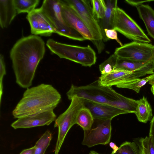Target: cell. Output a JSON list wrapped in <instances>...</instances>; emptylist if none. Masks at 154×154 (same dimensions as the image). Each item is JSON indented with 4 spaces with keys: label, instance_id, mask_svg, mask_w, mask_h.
Returning a JSON list of instances; mask_svg holds the SVG:
<instances>
[{
    "label": "cell",
    "instance_id": "4fadbf2b",
    "mask_svg": "<svg viewBox=\"0 0 154 154\" xmlns=\"http://www.w3.org/2000/svg\"><path fill=\"white\" fill-rule=\"evenodd\" d=\"M56 119L57 116L54 111H50L33 116L18 118L11 124V126L16 129L48 125Z\"/></svg>",
    "mask_w": 154,
    "mask_h": 154
},
{
    "label": "cell",
    "instance_id": "7c38bea8",
    "mask_svg": "<svg viewBox=\"0 0 154 154\" xmlns=\"http://www.w3.org/2000/svg\"><path fill=\"white\" fill-rule=\"evenodd\" d=\"M26 18L30 25L31 32L34 35L49 36L55 33L50 21L40 8L35 9L27 14Z\"/></svg>",
    "mask_w": 154,
    "mask_h": 154
},
{
    "label": "cell",
    "instance_id": "2e32d148",
    "mask_svg": "<svg viewBox=\"0 0 154 154\" xmlns=\"http://www.w3.org/2000/svg\"><path fill=\"white\" fill-rule=\"evenodd\" d=\"M118 69L143 74H152L154 71V62L150 60L146 62H138L117 57L114 70Z\"/></svg>",
    "mask_w": 154,
    "mask_h": 154
},
{
    "label": "cell",
    "instance_id": "1f68e13d",
    "mask_svg": "<svg viewBox=\"0 0 154 154\" xmlns=\"http://www.w3.org/2000/svg\"><path fill=\"white\" fill-rule=\"evenodd\" d=\"M35 147L34 146L29 148L23 150L20 154H34Z\"/></svg>",
    "mask_w": 154,
    "mask_h": 154
},
{
    "label": "cell",
    "instance_id": "30bf717a",
    "mask_svg": "<svg viewBox=\"0 0 154 154\" xmlns=\"http://www.w3.org/2000/svg\"><path fill=\"white\" fill-rule=\"evenodd\" d=\"M153 46L148 43L133 41L116 48L114 54L121 58L146 62L152 60Z\"/></svg>",
    "mask_w": 154,
    "mask_h": 154
},
{
    "label": "cell",
    "instance_id": "74e56055",
    "mask_svg": "<svg viewBox=\"0 0 154 154\" xmlns=\"http://www.w3.org/2000/svg\"><path fill=\"white\" fill-rule=\"evenodd\" d=\"M151 90L154 96V85L151 86Z\"/></svg>",
    "mask_w": 154,
    "mask_h": 154
},
{
    "label": "cell",
    "instance_id": "8992f818",
    "mask_svg": "<svg viewBox=\"0 0 154 154\" xmlns=\"http://www.w3.org/2000/svg\"><path fill=\"white\" fill-rule=\"evenodd\" d=\"M70 100L71 102L68 108L55 121L54 127L58 128V132L54 154H58L67 133L72 126L76 124L79 111L84 107L82 98L75 96Z\"/></svg>",
    "mask_w": 154,
    "mask_h": 154
},
{
    "label": "cell",
    "instance_id": "5bb4252c",
    "mask_svg": "<svg viewBox=\"0 0 154 154\" xmlns=\"http://www.w3.org/2000/svg\"><path fill=\"white\" fill-rule=\"evenodd\" d=\"M82 99L84 106L90 110L94 119L112 120L119 115L128 113L125 111L112 106Z\"/></svg>",
    "mask_w": 154,
    "mask_h": 154
},
{
    "label": "cell",
    "instance_id": "cb8c5ba5",
    "mask_svg": "<svg viewBox=\"0 0 154 154\" xmlns=\"http://www.w3.org/2000/svg\"><path fill=\"white\" fill-rule=\"evenodd\" d=\"M147 77L143 79L138 78L123 82L116 86L119 88H126L132 90L139 93L140 88L148 82Z\"/></svg>",
    "mask_w": 154,
    "mask_h": 154
},
{
    "label": "cell",
    "instance_id": "d4e9b609",
    "mask_svg": "<svg viewBox=\"0 0 154 154\" xmlns=\"http://www.w3.org/2000/svg\"><path fill=\"white\" fill-rule=\"evenodd\" d=\"M52 138L51 131L47 130L36 142L34 154H45Z\"/></svg>",
    "mask_w": 154,
    "mask_h": 154
},
{
    "label": "cell",
    "instance_id": "d6a6232c",
    "mask_svg": "<svg viewBox=\"0 0 154 154\" xmlns=\"http://www.w3.org/2000/svg\"><path fill=\"white\" fill-rule=\"evenodd\" d=\"M149 134L152 136L154 142V115L150 121Z\"/></svg>",
    "mask_w": 154,
    "mask_h": 154
},
{
    "label": "cell",
    "instance_id": "ba28073f",
    "mask_svg": "<svg viewBox=\"0 0 154 154\" xmlns=\"http://www.w3.org/2000/svg\"><path fill=\"white\" fill-rule=\"evenodd\" d=\"M111 120L94 119L91 128L84 131L82 144L91 147L98 145L109 143L111 136Z\"/></svg>",
    "mask_w": 154,
    "mask_h": 154
},
{
    "label": "cell",
    "instance_id": "7a4b0ae2",
    "mask_svg": "<svg viewBox=\"0 0 154 154\" xmlns=\"http://www.w3.org/2000/svg\"><path fill=\"white\" fill-rule=\"evenodd\" d=\"M61 99L59 92L51 85L42 83L29 88L13 111L12 115L18 119L53 110Z\"/></svg>",
    "mask_w": 154,
    "mask_h": 154
},
{
    "label": "cell",
    "instance_id": "d6986e66",
    "mask_svg": "<svg viewBox=\"0 0 154 154\" xmlns=\"http://www.w3.org/2000/svg\"><path fill=\"white\" fill-rule=\"evenodd\" d=\"M139 17L143 21L148 34L154 39V10L148 5L136 7Z\"/></svg>",
    "mask_w": 154,
    "mask_h": 154
},
{
    "label": "cell",
    "instance_id": "f1b7e54d",
    "mask_svg": "<svg viewBox=\"0 0 154 154\" xmlns=\"http://www.w3.org/2000/svg\"><path fill=\"white\" fill-rule=\"evenodd\" d=\"M6 74L5 63L4 57L1 54L0 55V100L1 102V98L3 94V79L4 76Z\"/></svg>",
    "mask_w": 154,
    "mask_h": 154
},
{
    "label": "cell",
    "instance_id": "8d00e7d4",
    "mask_svg": "<svg viewBox=\"0 0 154 154\" xmlns=\"http://www.w3.org/2000/svg\"><path fill=\"white\" fill-rule=\"evenodd\" d=\"M89 154H100V153L97 152L96 151H94V150H92V151H90V152L89 153ZM110 154H113V153L112 152Z\"/></svg>",
    "mask_w": 154,
    "mask_h": 154
},
{
    "label": "cell",
    "instance_id": "484cf974",
    "mask_svg": "<svg viewBox=\"0 0 154 154\" xmlns=\"http://www.w3.org/2000/svg\"><path fill=\"white\" fill-rule=\"evenodd\" d=\"M93 15L98 21L103 17L106 6L105 1L103 0H91Z\"/></svg>",
    "mask_w": 154,
    "mask_h": 154
},
{
    "label": "cell",
    "instance_id": "f546056e",
    "mask_svg": "<svg viewBox=\"0 0 154 154\" xmlns=\"http://www.w3.org/2000/svg\"><path fill=\"white\" fill-rule=\"evenodd\" d=\"M104 33L106 37L109 39L115 40L121 46L123 45L118 37L116 31L114 29H105L104 30Z\"/></svg>",
    "mask_w": 154,
    "mask_h": 154
},
{
    "label": "cell",
    "instance_id": "5b68a950",
    "mask_svg": "<svg viewBox=\"0 0 154 154\" xmlns=\"http://www.w3.org/2000/svg\"><path fill=\"white\" fill-rule=\"evenodd\" d=\"M54 28L55 33L73 40H86L78 31L69 26L64 21L61 13L60 0H45L40 8Z\"/></svg>",
    "mask_w": 154,
    "mask_h": 154
},
{
    "label": "cell",
    "instance_id": "6da1fadb",
    "mask_svg": "<svg viewBox=\"0 0 154 154\" xmlns=\"http://www.w3.org/2000/svg\"><path fill=\"white\" fill-rule=\"evenodd\" d=\"M45 52V43L40 37L30 35L21 38L10 52L16 83L23 88L32 85L35 72Z\"/></svg>",
    "mask_w": 154,
    "mask_h": 154
},
{
    "label": "cell",
    "instance_id": "9c48e42d",
    "mask_svg": "<svg viewBox=\"0 0 154 154\" xmlns=\"http://www.w3.org/2000/svg\"><path fill=\"white\" fill-rule=\"evenodd\" d=\"M64 1L73 8L79 15L91 33L93 37V41H103L102 31L98 21L93 15L91 1Z\"/></svg>",
    "mask_w": 154,
    "mask_h": 154
},
{
    "label": "cell",
    "instance_id": "4316f807",
    "mask_svg": "<svg viewBox=\"0 0 154 154\" xmlns=\"http://www.w3.org/2000/svg\"><path fill=\"white\" fill-rule=\"evenodd\" d=\"M113 154H140V153L138 146L134 142L125 141L120 145L116 152Z\"/></svg>",
    "mask_w": 154,
    "mask_h": 154
},
{
    "label": "cell",
    "instance_id": "83f0119b",
    "mask_svg": "<svg viewBox=\"0 0 154 154\" xmlns=\"http://www.w3.org/2000/svg\"><path fill=\"white\" fill-rule=\"evenodd\" d=\"M117 58V57L113 54L99 65L101 75L107 74L114 70Z\"/></svg>",
    "mask_w": 154,
    "mask_h": 154
},
{
    "label": "cell",
    "instance_id": "52a82bcc",
    "mask_svg": "<svg viewBox=\"0 0 154 154\" xmlns=\"http://www.w3.org/2000/svg\"><path fill=\"white\" fill-rule=\"evenodd\" d=\"M113 29L134 42H151L144 31L123 10L117 7L115 10Z\"/></svg>",
    "mask_w": 154,
    "mask_h": 154
},
{
    "label": "cell",
    "instance_id": "ac0fdd59",
    "mask_svg": "<svg viewBox=\"0 0 154 154\" xmlns=\"http://www.w3.org/2000/svg\"><path fill=\"white\" fill-rule=\"evenodd\" d=\"M17 14L14 0H0V25L7 27Z\"/></svg>",
    "mask_w": 154,
    "mask_h": 154
},
{
    "label": "cell",
    "instance_id": "d590c367",
    "mask_svg": "<svg viewBox=\"0 0 154 154\" xmlns=\"http://www.w3.org/2000/svg\"><path fill=\"white\" fill-rule=\"evenodd\" d=\"M152 60L154 62V45H153L152 49Z\"/></svg>",
    "mask_w": 154,
    "mask_h": 154
},
{
    "label": "cell",
    "instance_id": "8fae6325",
    "mask_svg": "<svg viewBox=\"0 0 154 154\" xmlns=\"http://www.w3.org/2000/svg\"><path fill=\"white\" fill-rule=\"evenodd\" d=\"M61 13L66 23L79 32L86 39L94 40L90 30L75 10L64 0H60Z\"/></svg>",
    "mask_w": 154,
    "mask_h": 154
},
{
    "label": "cell",
    "instance_id": "3957f363",
    "mask_svg": "<svg viewBox=\"0 0 154 154\" xmlns=\"http://www.w3.org/2000/svg\"><path fill=\"white\" fill-rule=\"evenodd\" d=\"M68 99L73 96L99 103L112 106L128 113L136 112L138 100L125 97L117 93L112 87L100 85L97 80L83 86L72 84L66 93Z\"/></svg>",
    "mask_w": 154,
    "mask_h": 154
},
{
    "label": "cell",
    "instance_id": "44dd1931",
    "mask_svg": "<svg viewBox=\"0 0 154 154\" xmlns=\"http://www.w3.org/2000/svg\"><path fill=\"white\" fill-rule=\"evenodd\" d=\"M94 119L90 110L84 107L81 109L78 113L76 124L80 126L84 131H88L92 127Z\"/></svg>",
    "mask_w": 154,
    "mask_h": 154
},
{
    "label": "cell",
    "instance_id": "e575fe53",
    "mask_svg": "<svg viewBox=\"0 0 154 154\" xmlns=\"http://www.w3.org/2000/svg\"><path fill=\"white\" fill-rule=\"evenodd\" d=\"M109 146L112 148L113 150L112 153H115L118 149L119 147L116 146V144L113 142H110L109 143Z\"/></svg>",
    "mask_w": 154,
    "mask_h": 154
},
{
    "label": "cell",
    "instance_id": "ffe728a7",
    "mask_svg": "<svg viewBox=\"0 0 154 154\" xmlns=\"http://www.w3.org/2000/svg\"><path fill=\"white\" fill-rule=\"evenodd\" d=\"M139 122L146 123L152 118V109L147 98L144 96L138 100L135 113Z\"/></svg>",
    "mask_w": 154,
    "mask_h": 154
},
{
    "label": "cell",
    "instance_id": "277c9868",
    "mask_svg": "<svg viewBox=\"0 0 154 154\" xmlns=\"http://www.w3.org/2000/svg\"><path fill=\"white\" fill-rule=\"evenodd\" d=\"M46 45L52 52L60 58L69 60L82 66L91 67L96 62V53L89 45L82 47L68 45L52 39H48Z\"/></svg>",
    "mask_w": 154,
    "mask_h": 154
},
{
    "label": "cell",
    "instance_id": "603a6c76",
    "mask_svg": "<svg viewBox=\"0 0 154 154\" xmlns=\"http://www.w3.org/2000/svg\"><path fill=\"white\" fill-rule=\"evenodd\" d=\"M39 0H14L17 14L21 13L29 14L35 9Z\"/></svg>",
    "mask_w": 154,
    "mask_h": 154
},
{
    "label": "cell",
    "instance_id": "7402d4cb",
    "mask_svg": "<svg viewBox=\"0 0 154 154\" xmlns=\"http://www.w3.org/2000/svg\"><path fill=\"white\" fill-rule=\"evenodd\" d=\"M134 141L138 146L140 154H154V142L151 135L137 138Z\"/></svg>",
    "mask_w": 154,
    "mask_h": 154
},
{
    "label": "cell",
    "instance_id": "4dcf8cb0",
    "mask_svg": "<svg viewBox=\"0 0 154 154\" xmlns=\"http://www.w3.org/2000/svg\"><path fill=\"white\" fill-rule=\"evenodd\" d=\"M154 1H136V0H126L125 1L130 5L133 6H135L137 7L141 4H142L143 3H145L146 2H149Z\"/></svg>",
    "mask_w": 154,
    "mask_h": 154
},
{
    "label": "cell",
    "instance_id": "9a60e30c",
    "mask_svg": "<svg viewBox=\"0 0 154 154\" xmlns=\"http://www.w3.org/2000/svg\"><path fill=\"white\" fill-rule=\"evenodd\" d=\"M144 76L145 75L141 73L115 69L107 74L101 75L97 81L101 86L112 87L124 81L139 78Z\"/></svg>",
    "mask_w": 154,
    "mask_h": 154
},
{
    "label": "cell",
    "instance_id": "e0dca14e",
    "mask_svg": "<svg viewBox=\"0 0 154 154\" xmlns=\"http://www.w3.org/2000/svg\"><path fill=\"white\" fill-rule=\"evenodd\" d=\"M106 8L102 18L98 20L101 29L103 41L106 42L109 40L106 37L104 32V29H113L114 20L115 10L117 6V0L105 1Z\"/></svg>",
    "mask_w": 154,
    "mask_h": 154
},
{
    "label": "cell",
    "instance_id": "836d02e7",
    "mask_svg": "<svg viewBox=\"0 0 154 154\" xmlns=\"http://www.w3.org/2000/svg\"><path fill=\"white\" fill-rule=\"evenodd\" d=\"M149 83L152 85H154V72L150 75L147 76Z\"/></svg>",
    "mask_w": 154,
    "mask_h": 154
}]
</instances>
